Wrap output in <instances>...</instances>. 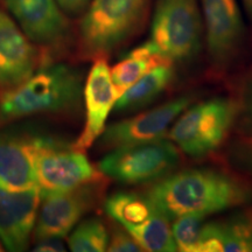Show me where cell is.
<instances>
[{
    "label": "cell",
    "instance_id": "cell-25",
    "mask_svg": "<svg viewBox=\"0 0 252 252\" xmlns=\"http://www.w3.org/2000/svg\"><path fill=\"white\" fill-rule=\"evenodd\" d=\"M232 158L236 165L252 174V138H247L236 144L232 151Z\"/></svg>",
    "mask_w": 252,
    "mask_h": 252
},
{
    "label": "cell",
    "instance_id": "cell-9",
    "mask_svg": "<svg viewBox=\"0 0 252 252\" xmlns=\"http://www.w3.org/2000/svg\"><path fill=\"white\" fill-rule=\"evenodd\" d=\"M193 102L191 96H181L146 110L132 118L113 123L103 132L99 144L103 149L113 150L126 145L146 143L165 138L168 128Z\"/></svg>",
    "mask_w": 252,
    "mask_h": 252
},
{
    "label": "cell",
    "instance_id": "cell-3",
    "mask_svg": "<svg viewBox=\"0 0 252 252\" xmlns=\"http://www.w3.org/2000/svg\"><path fill=\"white\" fill-rule=\"evenodd\" d=\"M150 0H93L80 25L82 59H106L137 34L146 19Z\"/></svg>",
    "mask_w": 252,
    "mask_h": 252
},
{
    "label": "cell",
    "instance_id": "cell-12",
    "mask_svg": "<svg viewBox=\"0 0 252 252\" xmlns=\"http://www.w3.org/2000/svg\"><path fill=\"white\" fill-rule=\"evenodd\" d=\"M41 61L39 48L0 9V93L21 86L36 71Z\"/></svg>",
    "mask_w": 252,
    "mask_h": 252
},
{
    "label": "cell",
    "instance_id": "cell-18",
    "mask_svg": "<svg viewBox=\"0 0 252 252\" xmlns=\"http://www.w3.org/2000/svg\"><path fill=\"white\" fill-rule=\"evenodd\" d=\"M105 213L124 228L137 225L146 220L156 212L146 196L139 194L119 191L106 198L104 203Z\"/></svg>",
    "mask_w": 252,
    "mask_h": 252
},
{
    "label": "cell",
    "instance_id": "cell-16",
    "mask_svg": "<svg viewBox=\"0 0 252 252\" xmlns=\"http://www.w3.org/2000/svg\"><path fill=\"white\" fill-rule=\"evenodd\" d=\"M174 78L175 69L173 63H161L126 90L116 100L113 109L117 112H132L143 109L165 93Z\"/></svg>",
    "mask_w": 252,
    "mask_h": 252
},
{
    "label": "cell",
    "instance_id": "cell-27",
    "mask_svg": "<svg viewBox=\"0 0 252 252\" xmlns=\"http://www.w3.org/2000/svg\"><path fill=\"white\" fill-rule=\"evenodd\" d=\"M56 1L65 13L76 15L89 6L91 0H56Z\"/></svg>",
    "mask_w": 252,
    "mask_h": 252
},
{
    "label": "cell",
    "instance_id": "cell-10",
    "mask_svg": "<svg viewBox=\"0 0 252 252\" xmlns=\"http://www.w3.org/2000/svg\"><path fill=\"white\" fill-rule=\"evenodd\" d=\"M208 54L213 64L224 68L238 54L244 24L237 0H201Z\"/></svg>",
    "mask_w": 252,
    "mask_h": 252
},
{
    "label": "cell",
    "instance_id": "cell-7",
    "mask_svg": "<svg viewBox=\"0 0 252 252\" xmlns=\"http://www.w3.org/2000/svg\"><path fill=\"white\" fill-rule=\"evenodd\" d=\"M35 174L41 194L69 190L105 178L86 152L45 135L40 137L36 149Z\"/></svg>",
    "mask_w": 252,
    "mask_h": 252
},
{
    "label": "cell",
    "instance_id": "cell-22",
    "mask_svg": "<svg viewBox=\"0 0 252 252\" xmlns=\"http://www.w3.org/2000/svg\"><path fill=\"white\" fill-rule=\"evenodd\" d=\"M206 217L202 214H187L174 220L172 234L178 251L197 252L198 236Z\"/></svg>",
    "mask_w": 252,
    "mask_h": 252
},
{
    "label": "cell",
    "instance_id": "cell-13",
    "mask_svg": "<svg viewBox=\"0 0 252 252\" xmlns=\"http://www.w3.org/2000/svg\"><path fill=\"white\" fill-rule=\"evenodd\" d=\"M86 123L75 141V149L87 152L99 139L106 128L110 112L115 108L117 94L106 59H98L91 67L84 84Z\"/></svg>",
    "mask_w": 252,
    "mask_h": 252
},
{
    "label": "cell",
    "instance_id": "cell-26",
    "mask_svg": "<svg viewBox=\"0 0 252 252\" xmlns=\"http://www.w3.org/2000/svg\"><path fill=\"white\" fill-rule=\"evenodd\" d=\"M65 244L61 237H46L36 239L33 251L35 252H63Z\"/></svg>",
    "mask_w": 252,
    "mask_h": 252
},
{
    "label": "cell",
    "instance_id": "cell-28",
    "mask_svg": "<svg viewBox=\"0 0 252 252\" xmlns=\"http://www.w3.org/2000/svg\"><path fill=\"white\" fill-rule=\"evenodd\" d=\"M242 109H243L245 119L249 124L252 125V76L245 84L243 97H242Z\"/></svg>",
    "mask_w": 252,
    "mask_h": 252
},
{
    "label": "cell",
    "instance_id": "cell-17",
    "mask_svg": "<svg viewBox=\"0 0 252 252\" xmlns=\"http://www.w3.org/2000/svg\"><path fill=\"white\" fill-rule=\"evenodd\" d=\"M166 62L168 61L153 54L146 42L131 50L124 60L110 68L113 87L117 94V99L126 90L130 89L135 82L139 81L144 75H146L157 65Z\"/></svg>",
    "mask_w": 252,
    "mask_h": 252
},
{
    "label": "cell",
    "instance_id": "cell-20",
    "mask_svg": "<svg viewBox=\"0 0 252 252\" xmlns=\"http://www.w3.org/2000/svg\"><path fill=\"white\" fill-rule=\"evenodd\" d=\"M110 235L102 220L91 217L81 220L69 235L67 244L72 252H103L108 250Z\"/></svg>",
    "mask_w": 252,
    "mask_h": 252
},
{
    "label": "cell",
    "instance_id": "cell-19",
    "mask_svg": "<svg viewBox=\"0 0 252 252\" xmlns=\"http://www.w3.org/2000/svg\"><path fill=\"white\" fill-rule=\"evenodd\" d=\"M168 222L165 216L156 210L143 223L125 229L133 236L144 251L174 252L178 251V248Z\"/></svg>",
    "mask_w": 252,
    "mask_h": 252
},
{
    "label": "cell",
    "instance_id": "cell-15",
    "mask_svg": "<svg viewBox=\"0 0 252 252\" xmlns=\"http://www.w3.org/2000/svg\"><path fill=\"white\" fill-rule=\"evenodd\" d=\"M40 137L0 130V184L12 189L37 187L35 153Z\"/></svg>",
    "mask_w": 252,
    "mask_h": 252
},
{
    "label": "cell",
    "instance_id": "cell-6",
    "mask_svg": "<svg viewBox=\"0 0 252 252\" xmlns=\"http://www.w3.org/2000/svg\"><path fill=\"white\" fill-rule=\"evenodd\" d=\"M180 153L169 138H161L113 149L97 167L104 175L121 184H151L174 171L180 163Z\"/></svg>",
    "mask_w": 252,
    "mask_h": 252
},
{
    "label": "cell",
    "instance_id": "cell-1",
    "mask_svg": "<svg viewBox=\"0 0 252 252\" xmlns=\"http://www.w3.org/2000/svg\"><path fill=\"white\" fill-rule=\"evenodd\" d=\"M145 196L167 220L187 214L210 215L252 202V186L243 179L214 168L172 172L156 181Z\"/></svg>",
    "mask_w": 252,
    "mask_h": 252
},
{
    "label": "cell",
    "instance_id": "cell-2",
    "mask_svg": "<svg viewBox=\"0 0 252 252\" xmlns=\"http://www.w3.org/2000/svg\"><path fill=\"white\" fill-rule=\"evenodd\" d=\"M83 76L64 64H43L26 82L0 94V126L43 113H67L80 108Z\"/></svg>",
    "mask_w": 252,
    "mask_h": 252
},
{
    "label": "cell",
    "instance_id": "cell-5",
    "mask_svg": "<svg viewBox=\"0 0 252 252\" xmlns=\"http://www.w3.org/2000/svg\"><path fill=\"white\" fill-rule=\"evenodd\" d=\"M237 115L231 99L212 98L185 110L173 123L168 138L194 159L206 158L224 143Z\"/></svg>",
    "mask_w": 252,
    "mask_h": 252
},
{
    "label": "cell",
    "instance_id": "cell-23",
    "mask_svg": "<svg viewBox=\"0 0 252 252\" xmlns=\"http://www.w3.org/2000/svg\"><path fill=\"white\" fill-rule=\"evenodd\" d=\"M224 238L220 222H208L202 225L197 241V252H223Z\"/></svg>",
    "mask_w": 252,
    "mask_h": 252
},
{
    "label": "cell",
    "instance_id": "cell-21",
    "mask_svg": "<svg viewBox=\"0 0 252 252\" xmlns=\"http://www.w3.org/2000/svg\"><path fill=\"white\" fill-rule=\"evenodd\" d=\"M224 252H252V207L220 222Z\"/></svg>",
    "mask_w": 252,
    "mask_h": 252
},
{
    "label": "cell",
    "instance_id": "cell-8",
    "mask_svg": "<svg viewBox=\"0 0 252 252\" xmlns=\"http://www.w3.org/2000/svg\"><path fill=\"white\" fill-rule=\"evenodd\" d=\"M103 181L90 182L58 193L41 194L33 239L61 237L70 234L83 216L100 200Z\"/></svg>",
    "mask_w": 252,
    "mask_h": 252
},
{
    "label": "cell",
    "instance_id": "cell-24",
    "mask_svg": "<svg viewBox=\"0 0 252 252\" xmlns=\"http://www.w3.org/2000/svg\"><path fill=\"white\" fill-rule=\"evenodd\" d=\"M110 252H138L144 251L139 243L125 228H117L110 235L108 250Z\"/></svg>",
    "mask_w": 252,
    "mask_h": 252
},
{
    "label": "cell",
    "instance_id": "cell-14",
    "mask_svg": "<svg viewBox=\"0 0 252 252\" xmlns=\"http://www.w3.org/2000/svg\"><path fill=\"white\" fill-rule=\"evenodd\" d=\"M24 33L43 48H55L68 34L67 19L55 0H6Z\"/></svg>",
    "mask_w": 252,
    "mask_h": 252
},
{
    "label": "cell",
    "instance_id": "cell-11",
    "mask_svg": "<svg viewBox=\"0 0 252 252\" xmlns=\"http://www.w3.org/2000/svg\"><path fill=\"white\" fill-rule=\"evenodd\" d=\"M40 202L39 187L12 189L0 184V241L5 250L30 248Z\"/></svg>",
    "mask_w": 252,
    "mask_h": 252
},
{
    "label": "cell",
    "instance_id": "cell-30",
    "mask_svg": "<svg viewBox=\"0 0 252 252\" xmlns=\"http://www.w3.org/2000/svg\"><path fill=\"white\" fill-rule=\"evenodd\" d=\"M2 251H5V249H4V245H2L1 242H0V252H2Z\"/></svg>",
    "mask_w": 252,
    "mask_h": 252
},
{
    "label": "cell",
    "instance_id": "cell-29",
    "mask_svg": "<svg viewBox=\"0 0 252 252\" xmlns=\"http://www.w3.org/2000/svg\"><path fill=\"white\" fill-rule=\"evenodd\" d=\"M242 1H243L244 8H245V11H247L248 17L252 23V0H242Z\"/></svg>",
    "mask_w": 252,
    "mask_h": 252
},
{
    "label": "cell",
    "instance_id": "cell-4",
    "mask_svg": "<svg viewBox=\"0 0 252 252\" xmlns=\"http://www.w3.org/2000/svg\"><path fill=\"white\" fill-rule=\"evenodd\" d=\"M153 54L174 63L193 60L202 46L197 0H157L150 40Z\"/></svg>",
    "mask_w": 252,
    "mask_h": 252
}]
</instances>
